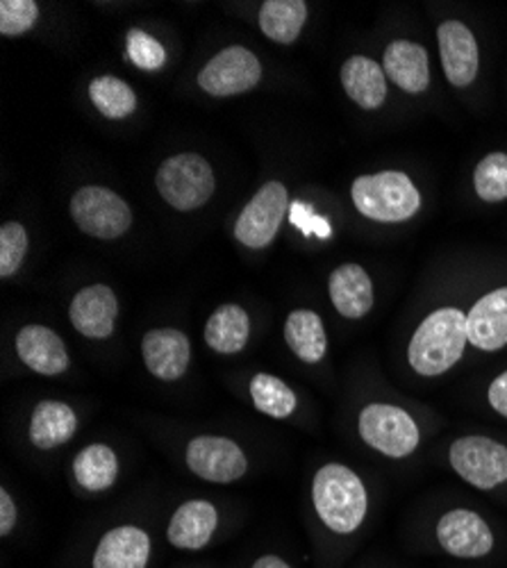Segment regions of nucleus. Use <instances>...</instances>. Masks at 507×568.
I'll return each instance as SVG.
<instances>
[{
  "label": "nucleus",
  "instance_id": "obj_1",
  "mask_svg": "<svg viewBox=\"0 0 507 568\" xmlns=\"http://www.w3.org/2000/svg\"><path fill=\"white\" fill-rule=\"evenodd\" d=\"M467 344V314L457 307H442L414 329L407 346V362L417 375L437 377L463 359Z\"/></svg>",
  "mask_w": 507,
  "mask_h": 568
},
{
  "label": "nucleus",
  "instance_id": "obj_2",
  "mask_svg": "<svg viewBox=\"0 0 507 568\" xmlns=\"http://www.w3.org/2000/svg\"><path fill=\"white\" fill-rule=\"evenodd\" d=\"M312 503L335 535H353L368 514V494L357 473L344 464H326L316 470L312 483Z\"/></svg>",
  "mask_w": 507,
  "mask_h": 568
},
{
  "label": "nucleus",
  "instance_id": "obj_3",
  "mask_svg": "<svg viewBox=\"0 0 507 568\" xmlns=\"http://www.w3.org/2000/svg\"><path fill=\"white\" fill-rule=\"evenodd\" d=\"M359 214L381 223H400L422 207L419 189L400 171L359 175L351 189Z\"/></svg>",
  "mask_w": 507,
  "mask_h": 568
},
{
  "label": "nucleus",
  "instance_id": "obj_4",
  "mask_svg": "<svg viewBox=\"0 0 507 568\" xmlns=\"http://www.w3.org/2000/svg\"><path fill=\"white\" fill-rule=\"evenodd\" d=\"M357 433L362 442L385 457H409L422 444V430L412 414L398 405L372 403L357 416Z\"/></svg>",
  "mask_w": 507,
  "mask_h": 568
},
{
  "label": "nucleus",
  "instance_id": "obj_5",
  "mask_svg": "<svg viewBox=\"0 0 507 568\" xmlns=\"http://www.w3.org/2000/svg\"><path fill=\"white\" fill-rule=\"evenodd\" d=\"M155 182L162 199L180 212L203 207L212 199L216 186L212 166L196 153H180L169 158L160 166Z\"/></svg>",
  "mask_w": 507,
  "mask_h": 568
},
{
  "label": "nucleus",
  "instance_id": "obj_6",
  "mask_svg": "<svg viewBox=\"0 0 507 568\" xmlns=\"http://www.w3.org/2000/svg\"><path fill=\"white\" fill-rule=\"evenodd\" d=\"M453 470L467 485L494 491L507 483V446L483 435L459 437L448 448Z\"/></svg>",
  "mask_w": 507,
  "mask_h": 568
},
{
  "label": "nucleus",
  "instance_id": "obj_7",
  "mask_svg": "<svg viewBox=\"0 0 507 568\" xmlns=\"http://www.w3.org/2000/svg\"><path fill=\"white\" fill-rule=\"evenodd\" d=\"M71 216L78 227L97 240H119L132 225L128 203L105 186H84L71 199Z\"/></svg>",
  "mask_w": 507,
  "mask_h": 568
},
{
  "label": "nucleus",
  "instance_id": "obj_8",
  "mask_svg": "<svg viewBox=\"0 0 507 568\" xmlns=\"http://www.w3.org/2000/svg\"><path fill=\"white\" fill-rule=\"evenodd\" d=\"M437 546L455 559H485L494 552L496 537L487 520L471 509L457 507L439 516L435 526Z\"/></svg>",
  "mask_w": 507,
  "mask_h": 568
},
{
  "label": "nucleus",
  "instance_id": "obj_9",
  "mask_svg": "<svg viewBox=\"0 0 507 568\" xmlns=\"http://www.w3.org/2000/svg\"><path fill=\"white\" fill-rule=\"evenodd\" d=\"M287 186L281 182H266L235 223V236L240 244L249 248H266L287 216Z\"/></svg>",
  "mask_w": 507,
  "mask_h": 568
},
{
  "label": "nucleus",
  "instance_id": "obj_10",
  "mask_svg": "<svg viewBox=\"0 0 507 568\" xmlns=\"http://www.w3.org/2000/svg\"><path fill=\"white\" fill-rule=\"evenodd\" d=\"M262 78V64L244 45H230L199 73V84L210 97L227 99L251 91Z\"/></svg>",
  "mask_w": 507,
  "mask_h": 568
},
{
  "label": "nucleus",
  "instance_id": "obj_11",
  "mask_svg": "<svg viewBox=\"0 0 507 568\" xmlns=\"http://www.w3.org/2000/svg\"><path fill=\"white\" fill-rule=\"evenodd\" d=\"M187 466L201 480L230 485L244 478V473L249 470V459L240 444L233 439L205 435L190 442Z\"/></svg>",
  "mask_w": 507,
  "mask_h": 568
},
{
  "label": "nucleus",
  "instance_id": "obj_12",
  "mask_svg": "<svg viewBox=\"0 0 507 568\" xmlns=\"http://www.w3.org/2000/svg\"><path fill=\"white\" fill-rule=\"evenodd\" d=\"M442 67L453 87H469L480 67L478 41L463 21H446L437 30Z\"/></svg>",
  "mask_w": 507,
  "mask_h": 568
},
{
  "label": "nucleus",
  "instance_id": "obj_13",
  "mask_svg": "<svg viewBox=\"0 0 507 568\" xmlns=\"http://www.w3.org/2000/svg\"><path fill=\"white\" fill-rule=\"evenodd\" d=\"M119 316L116 294L108 284H91L75 294L69 318L80 335L89 339H108L114 333V323Z\"/></svg>",
  "mask_w": 507,
  "mask_h": 568
},
{
  "label": "nucleus",
  "instance_id": "obj_14",
  "mask_svg": "<svg viewBox=\"0 0 507 568\" xmlns=\"http://www.w3.org/2000/svg\"><path fill=\"white\" fill-rule=\"evenodd\" d=\"M142 355L146 368L158 377V381L173 383L187 373L192 359L190 337L173 327L151 329L144 335Z\"/></svg>",
  "mask_w": 507,
  "mask_h": 568
},
{
  "label": "nucleus",
  "instance_id": "obj_15",
  "mask_svg": "<svg viewBox=\"0 0 507 568\" xmlns=\"http://www.w3.org/2000/svg\"><path fill=\"white\" fill-rule=\"evenodd\" d=\"M219 528V511L207 500L182 503L166 528V539L178 550H203Z\"/></svg>",
  "mask_w": 507,
  "mask_h": 568
},
{
  "label": "nucleus",
  "instance_id": "obj_16",
  "mask_svg": "<svg viewBox=\"0 0 507 568\" xmlns=\"http://www.w3.org/2000/svg\"><path fill=\"white\" fill-rule=\"evenodd\" d=\"M19 359L39 375H60L69 368V351L58 333L45 325H26L17 335Z\"/></svg>",
  "mask_w": 507,
  "mask_h": 568
},
{
  "label": "nucleus",
  "instance_id": "obj_17",
  "mask_svg": "<svg viewBox=\"0 0 507 568\" xmlns=\"http://www.w3.org/2000/svg\"><path fill=\"white\" fill-rule=\"evenodd\" d=\"M151 561V537L136 526H119L105 532L94 550V568H146Z\"/></svg>",
  "mask_w": 507,
  "mask_h": 568
},
{
  "label": "nucleus",
  "instance_id": "obj_18",
  "mask_svg": "<svg viewBox=\"0 0 507 568\" xmlns=\"http://www.w3.org/2000/svg\"><path fill=\"white\" fill-rule=\"evenodd\" d=\"M469 344L485 353L507 346V287L483 296L467 314Z\"/></svg>",
  "mask_w": 507,
  "mask_h": 568
},
{
  "label": "nucleus",
  "instance_id": "obj_19",
  "mask_svg": "<svg viewBox=\"0 0 507 568\" xmlns=\"http://www.w3.org/2000/svg\"><path fill=\"white\" fill-rule=\"evenodd\" d=\"M385 75L407 93H422L430 84V64L424 45L414 41H392L383 58Z\"/></svg>",
  "mask_w": 507,
  "mask_h": 568
},
{
  "label": "nucleus",
  "instance_id": "obj_20",
  "mask_svg": "<svg viewBox=\"0 0 507 568\" xmlns=\"http://www.w3.org/2000/svg\"><path fill=\"white\" fill-rule=\"evenodd\" d=\"M78 416L73 407L60 400H41L30 416V442L39 450H53L73 439Z\"/></svg>",
  "mask_w": 507,
  "mask_h": 568
},
{
  "label": "nucleus",
  "instance_id": "obj_21",
  "mask_svg": "<svg viewBox=\"0 0 507 568\" xmlns=\"http://www.w3.org/2000/svg\"><path fill=\"white\" fill-rule=\"evenodd\" d=\"M348 99L362 110H378L387 99V78L378 62L353 55L339 71Z\"/></svg>",
  "mask_w": 507,
  "mask_h": 568
},
{
  "label": "nucleus",
  "instance_id": "obj_22",
  "mask_svg": "<svg viewBox=\"0 0 507 568\" xmlns=\"http://www.w3.org/2000/svg\"><path fill=\"white\" fill-rule=\"evenodd\" d=\"M331 301L346 318H362L374 307V284L359 264H344L331 275Z\"/></svg>",
  "mask_w": 507,
  "mask_h": 568
},
{
  "label": "nucleus",
  "instance_id": "obj_23",
  "mask_svg": "<svg viewBox=\"0 0 507 568\" xmlns=\"http://www.w3.org/2000/svg\"><path fill=\"white\" fill-rule=\"evenodd\" d=\"M251 337V318L240 305H221L207 318L205 344L219 355L242 353Z\"/></svg>",
  "mask_w": 507,
  "mask_h": 568
},
{
  "label": "nucleus",
  "instance_id": "obj_24",
  "mask_svg": "<svg viewBox=\"0 0 507 568\" xmlns=\"http://www.w3.org/2000/svg\"><path fill=\"white\" fill-rule=\"evenodd\" d=\"M285 342L301 362L318 364L328 351L324 321L312 310L292 312L285 323Z\"/></svg>",
  "mask_w": 507,
  "mask_h": 568
},
{
  "label": "nucleus",
  "instance_id": "obj_25",
  "mask_svg": "<svg viewBox=\"0 0 507 568\" xmlns=\"http://www.w3.org/2000/svg\"><path fill=\"white\" fill-rule=\"evenodd\" d=\"M73 473L82 489L91 494L108 491L119 478L116 453L105 444L84 446L73 459Z\"/></svg>",
  "mask_w": 507,
  "mask_h": 568
},
{
  "label": "nucleus",
  "instance_id": "obj_26",
  "mask_svg": "<svg viewBox=\"0 0 507 568\" xmlns=\"http://www.w3.org/2000/svg\"><path fill=\"white\" fill-rule=\"evenodd\" d=\"M303 0H266L260 10V28L275 43H294L305 26Z\"/></svg>",
  "mask_w": 507,
  "mask_h": 568
},
{
  "label": "nucleus",
  "instance_id": "obj_27",
  "mask_svg": "<svg viewBox=\"0 0 507 568\" xmlns=\"http://www.w3.org/2000/svg\"><path fill=\"white\" fill-rule=\"evenodd\" d=\"M251 398L257 412L271 418H290L296 412V394L281 377L257 373L251 381Z\"/></svg>",
  "mask_w": 507,
  "mask_h": 568
},
{
  "label": "nucleus",
  "instance_id": "obj_28",
  "mask_svg": "<svg viewBox=\"0 0 507 568\" xmlns=\"http://www.w3.org/2000/svg\"><path fill=\"white\" fill-rule=\"evenodd\" d=\"M89 99L97 105V110L108 119H125L136 110V97L119 78L103 75L91 80L89 84Z\"/></svg>",
  "mask_w": 507,
  "mask_h": 568
},
{
  "label": "nucleus",
  "instance_id": "obj_29",
  "mask_svg": "<svg viewBox=\"0 0 507 568\" xmlns=\"http://www.w3.org/2000/svg\"><path fill=\"white\" fill-rule=\"evenodd\" d=\"M476 194L485 203H503L507 199V155L491 153L487 155L474 173Z\"/></svg>",
  "mask_w": 507,
  "mask_h": 568
},
{
  "label": "nucleus",
  "instance_id": "obj_30",
  "mask_svg": "<svg viewBox=\"0 0 507 568\" xmlns=\"http://www.w3.org/2000/svg\"><path fill=\"white\" fill-rule=\"evenodd\" d=\"M125 51H128V58L132 60V64L144 69V71H158L164 67V60H166L162 43L140 28H132L128 32Z\"/></svg>",
  "mask_w": 507,
  "mask_h": 568
},
{
  "label": "nucleus",
  "instance_id": "obj_31",
  "mask_svg": "<svg viewBox=\"0 0 507 568\" xmlns=\"http://www.w3.org/2000/svg\"><path fill=\"white\" fill-rule=\"evenodd\" d=\"M28 253V232L21 223H6L0 227V275L10 277L21 268Z\"/></svg>",
  "mask_w": 507,
  "mask_h": 568
},
{
  "label": "nucleus",
  "instance_id": "obj_32",
  "mask_svg": "<svg viewBox=\"0 0 507 568\" xmlns=\"http://www.w3.org/2000/svg\"><path fill=\"white\" fill-rule=\"evenodd\" d=\"M39 8L34 0H3L0 3V32L6 37H19L37 23Z\"/></svg>",
  "mask_w": 507,
  "mask_h": 568
},
{
  "label": "nucleus",
  "instance_id": "obj_33",
  "mask_svg": "<svg viewBox=\"0 0 507 568\" xmlns=\"http://www.w3.org/2000/svg\"><path fill=\"white\" fill-rule=\"evenodd\" d=\"M487 400L496 414L507 418V371H503L500 375L494 377L489 389H487Z\"/></svg>",
  "mask_w": 507,
  "mask_h": 568
},
{
  "label": "nucleus",
  "instance_id": "obj_34",
  "mask_svg": "<svg viewBox=\"0 0 507 568\" xmlns=\"http://www.w3.org/2000/svg\"><path fill=\"white\" fill-rule=\"evenodd\" d=\"M17 526V505L8 489H0V537H10Z\"/></svg>",
  "mask_w": 507,
  "mask_h": 568
},
{
  "label": "nucleus",
  "instance_id": "obj_35",
  "mask_svg": "<svg viewBox=\"0 0 507 568\" xmlns=\"http://www.w3.org/2000/svg\"><path fill=\"white\" fill-rule=\"evenodd\" d=\"M251 568H292V566L278 555H262L260 559H255Z\"/></svg>",
  "mask_w": 507,
  "mask_h": 568
}]
</instances>
